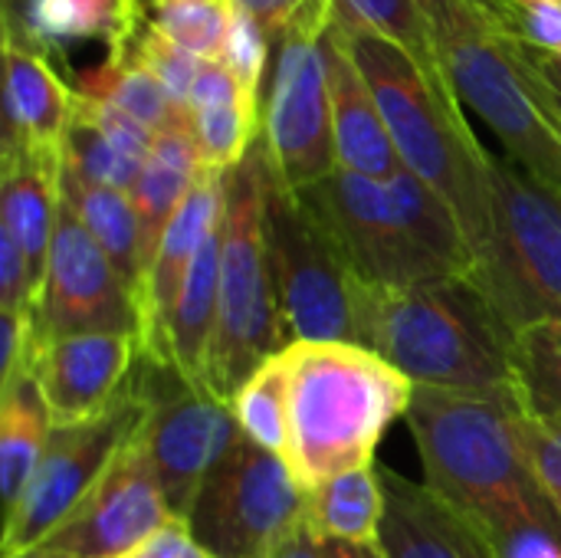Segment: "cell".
I'll use <instances>...</instances> for the list:
<instances>
[{"instance_id":"cell-49","label":"cell","mask_w":561,"mask_h":558,"mask_svg":"<svg viewBox=\"0 0 561 558\" xmlns=\"http://www.w3.org/2000/svg\"><path fill=\"white\" fill-rule=\"evenodd\" d=\"M556 3H561V0H556Z\"/></svg>"},{"instance_id":"cell-8","label":"cell","mask_w":561,"mask_h":558,"mask_svg":"<svg viewBox=\"0 0 561 558\" xmlns=\"http://www.w3.org/2000/svg\"><path fill=\"white\" fill-rule=\"evenodd\" d=\"M493 253L477 283L519 332L561 319V201L510 158H490Z\"/></svg>"},{"instance_id":"cell-15","label":"cell","mask_w":561,"mask_h":558,"mask_svg":"<svg viewBox=\"0 0 561 558\" xmlns=\"http://www.w3.org/2000/svg\"><path fill=\"white\" fill-rule=\"evenodd\" d=\"M171 520L174 513L138 434L39 553L49 558H128Z\"/></svg>"},{"instance_id":"cell-20","label":"cell","mask_w":561,"mask_h":558,"mask_svg":"<svg viewBox=\"0 0 561 558\" xmlns=\"http://www.w3.org/2000/svg\"><path fill=\"white\" fill-rule=\"evenodd\" d=\"M385 487V520L378 553L385 558H496L493 546L460 520L424 483L391 467H378Z\"/></svg>"},{"instance_id":"cell-19","label":"cell","mask_w":561,"mask_h":558,"mask_svg":"<svg viewBox=\"0 0 561 558\" xmlns=\"http://www.w3.org/2000/svg\"><path fill=\"white\" fill-rule=\"evenodd\" d=\"M322 56H325L332 138H335L339 168L375 178V181L394 178L401 168V158L394 151V141L388 135L375 92L355 59L352 36L339 23V16L332 20L322 39Z\"/></svg>"},{"instance_id":"cell-5","label":"cell","mask_w":561,"mask_h":558,"mask_svg":"<svg viewBox=\"0 0 561 558\" xmlns=\"http://www.w3.org/2000/svg\"><path fill=\"white\" fill-rule=\"evenodd\" d=\"M339 16V13H335ZM355 59L375 92L401 168L431 184L463 224L477 253V276L493 253V184L490 151L480 145L467 105L440 99L427 79L388 39L339 16Z\"/></svg>"},{"instance_id":"cell-46","label":"cell","mask_w":561,"mask_h":558,"mask_svg":"<svg viewBox=\"0 0 561 558\" xmlns=\"http://www.w3.org/2000/svg\"><path fill=\"white\" fill-rule=\"evenodd\" d=\"M542 59H546V69H549V76H552V82H556L561 99V59H556V56H542Z\"/></svg>"},{"instance_id":"cell-29","label":"cell","mask_w":561,"mask_h":558,"mask_svg":"<svg viewBox=\"0 0 561 558\" xmlns=\"http://www.w3.org/2000/svg\"><path fill=\"white\" fill-rule=\"evenodd\" d=\"M62 201L76 210V217L85 224V230L95 237V243L105 250V257L112 260V266L125 280V286L138 299V289H141V234H138V214H135L131 194L115 191V187L85 184L62 168Z\"/></svg>"},{"instance_id":"cell-48","label":"cell","mask_w":561,"mask_h":558,"mask_svg":"<svg viewBox=\"0 0 561 558\" xmlns=\"http://www.w3.org/2000/svg\"><path fill=\"white\" fill-rule=\"evenodd\" d=\"M141 3H145V7H148V0H141Z\"/></svg>"},{"instance_id":"cell-2","label":"cell","mask_w":561,"mask_h":558,"mask_svg":"<svg viewBox=\"0 0 561 558\" xmlns=\"http://www.w3.org/2000/svg\"><path fill=\"white\" fill-rule=\"evenodd\" d=\"M447 76L529 178L561 201V99L519 0H417Z\"/></svg>"},{"instance_id":"cell-37","label":"cell","mask_w":561,"mask_h":558,"mask_svg":"<svg viewBox=\"0 0 561 558\" xmlns=\"http://www.w3.org/2000/svg\"><path fill=\"white\" fill-rule=\"evenodd\" d=\"M266 53H270L266 30L260 26L256 16H250L247 10L237 7L230 30H227L220 62L233 72V79L243 86V92L256 102H260V86H263V72H266Z\"/></svg>"},{"instance_id":"cell-26","label":"cell","mask_w":561,"mask_h":558,"mask_svg":"<svg viewBox=\"0 0 561 558\" xmlns=\"http://www.w3.org/2000/svg\"><path fill=\"white\" fill-rule=\"evenodd\" d=\"M53 434L36 375L26 372L0 388V493L7 510L33 480Z\"/></svg>"},{"instance_id":"cell-45","label":"cell","mask_w":561,"mask_h":558,"mask_svg":"<svg viewBox=\"0 0 561 558\" xmlns=\"http://www.w3.org/2000/svg\"><path fill=\"white\" fill-rule=\"evenodd\" d=\"M325 558H385L378 546H345V543H319Z\"/></svg>"},{"instance_id":"cell-22","label":"cell","mask_w":561,"mask_h":558,"mask_svg":"<svg viewBox=\"0 0 561 558\" xmlns=\"http://www.w3.org/2000/svg\"><path fill=\"white\" fill-rule=\"evenodd\" d=\"M197 174H201V158H197L191 115L154 132V145H151L141 178L131 191V204L138 214V234H141V283L158 257L161 237H164L174 210L194 187Z\"/></svg>"},{"instance_id":"cell-38","label":"cell","mask_w":561,"mask_h":558,"mask_svg":"<svg viewBox=\"0 0 561 558\" xmlns=\"http://www.w3.org/2000/svg\"><path fill=\"white\" fill-rule=\"evenodd\" d=\"M516 414H519V434H523L526 454L533 460V470L561 513V421L533 414L519 401H516Z\"/></svg>"},{"instance_id":"cell-40","label":"cell","mask_w":561,"mask_h":558,"mask_svg":"<svg viewBox=\"0 0 561 558\" xmlns=\"http://www.w3.org/2000/svg\"><path fill=\"white\" fill-rule=\"evenodd\" d=\"M519 20L529 43L542 56L561 59V3L556 0H519Z\"/></svg>"},{"instance_id":"cell-31","label":"cell","mask_w":561,"mask_h":558,"mask_svg":"<svg viewBox=\"0 0 561 558\" xmlns=\"http://www.w3.org/2000/svg\"><path fill=\"white\" fill-rule=\"evenodd\" d=\"M233 418L256 447L286 460L289 454V365L286 355L266 358L233 395Z\"/></svg>"},{"instance_id":"cell-18","label":"cell","mask_w":561,"mask_h":558,"mask_svg":"<svg viewBox=\"0 0 561 558\" xmlns=\"http://www.w3.org/2000/svg\"><path fill=\"white\" fill-rule=\"evenodd\" d=\"M3 141H13L26 155L62 161L76 115V89L62 82L49 62V49L30 39L10 7L3 13Z\"/></svg>"},{"instance_id":"cell-13","label":"cell","mask_w":561,"mask_h":558,"mask_svg":"<svg viewBox=\"0 0 561 558\" xmlns=\"http://www.w3.org/2000/svg\"><path fill=\"white\" fill-rule=\"evenodd\" d=\"M89 332L138 335V309L105 250L95 243L76 210L59 201L46 280L36 303V335L43 345Z\"/></svg>"},{"instance_id":"cell-43","label":"cell","mask_w":561,"mask_h":558,"mask_svg":"<svg viewBox=\"0 0 561 558\" xmlns=\"http://www.w3.org/2000/svg\"><path fill=\"white\" fill-rule=\"evenodd\" d=\"M309 0H237L240 10H247L250 16L260 20V26L266 33H286V26L296 20V13L306 7Z\"/></svg>"},{"instance_id":"cell-33","label":"cell","mask_w":561,"mask_h":558,"mask_svg":"<svg viewBox=\"0 0 561 558\" xmlns=\"http://www.w3.org/2000/svg\"><path fill=\"white\" fill-rule=\"evenodd\" d=\"M191 128L197 141L201 168L207 171H233L263 135V105L230 102L204 112H191Z\"/></svg>"},{"instance_id":"cell-24","label":"cell","mask_w":561,"mask_h":558,"mask_svg":"<svg viewBox=\"0 0 561 558\" xmlns=\"http://www.w3.org/2000/svg\"><path fill=\"white\" fill-rule=\"evenodd\" d=\"M398 217L421 253L444 273V276H473L477 280V253L457 220L454 207L408 168H398L394 178L385 181Z\"/></svg>"},{"instance_id":"cell-11","label":"cell","mask_w":561,"mask_h":558,"mask_svg":"<svg viewBox=\"0 0 561 558\" xmlns=\"http://www.w3.org/2000/svg\"><path fill=\"white\" fill-rule=\"evenodd\" d=\"M306 523V493L286 460L240 437L207 474L187 529L214 558H270Z\"/></svg>"},{"instance_id":"cell-17","label":"cell","mask_w":561,"mask_h":558,"mask_svg":"<svg viewBox=\"0 0 561 558\" xmlns=\"http://www.w3.org/2000/svg\"><path fill=\"white\" fill-rule=\"evenodd\" d=\"M224 217V174L201 168L194 187L174 210L158 257L141 283L138 293V345L141 358L158 368H174L171 355V316L181 299L184 280L191 273V263L201 250V243L220 227ZM178 372V368H174Z\"/></svg>"},{"instance_id":"cell-44","label":"cell","mask_w":561,"mask_h":558,"mask_svg":"<svg viewBox=\"0 0 561 558\" xmlns=\"http://www.w3.org/2000/svg\"><path fill=\"white\" fill-rule=\"evenodd\" d=\"M270 558H325L322 556V546H319V539L309 533V526L302 523V526H296L276 549H273V556Z\"/></svg>"},{"instance_id":"cell-12","label":"cell","mask_w":561,"mask_h":558,"mask_svg":"<svg viewBox=\"0 0 561 558\" xmlns=\"http://www.w3.org/2000/svg\"><path fill=\"white\" fill-rule=\"evenodd\" d=\"M135 382L151 405L141 428V444L158 470L174 520L187 523L207 474L227 457L243 431L230 401L174 368H158L141 358Z\"/></svg>"},{"instance_id":"cell-6","label":"cell","mask_w":561,"mask_h":558,"mask_svg":"<svg viewBox=\"0 0 561 558\" xmlns=\"http://www.w3.org/2000/svg\"><path fill=\"white\" fill-rule=\"evenodd\" d=\"M270 164L263 141L224 174L220 309L201 385L233 401L240 385L289 345L266 250Z\"/></svg>"},{"instance_id":"cell-3","label":"cell","mask_w":561,"mask_h":558,"mask_svg":"<svg viewBox=\"0 0 561 558\" xmlns=\"http://www.w3.org/2000/svg\"><path fill=\"white\" fill-rule=\"evenodd\" d=\"M355 342L414 385L516 395V329L473 276L375 286L355 276Z\"/></svg>"},{"instance_id":"cell-25","label":"cell","mask_w":561,"mask_h":558,"mask_svg":"<svg viewBox=\"0 0 561 558\" xmlns=\"http://www.w3.org/2000/svg\"><path fill=\"white\" fill-rule=\"evenodd\" d=\"M385 520V487L378 467L348 470L306 493V526L319 543L375 546Z\"/></svg>"},{"instance_id":"cell-4","label":"cell","mask_w":561,"mask_h":558,"mask_svg":"<svg viewBox=\"0 0 561 558\" xmlns=\"http://www.w3.org/2000/svg\"><path fill=\"white\" fill-rule=\"evenodd\" d=\"M289 454L302 493L375 467L388 428L411 411L414 382L355 342H289Z\"/></svg>"},{"instance_id":"cell-35","label":"cell","mask_w":561,"mask_h":558,"mask_svg":"<svg viewBox=\"0 0 561 558\" xmlns=\"http://www.w3.org/2000/svg\"><path fill=\"white\" fill-rule=\"evenodd\" d=\"M62 168L95 187H115L131 194L145 161L125 155L118 145H112L92 122H85L79 112L72 115V128L66 138V155H62Z\"/></svg>"},{"instance_id":"cell-47","label":"cell","mask_w":561,"mask_h":558,"mask_svg":"<svg viewBox=\"0 0 561 558\" xmlns=\"http://www.w3.org/2000/svg\"><path fill=\"white\" fill-rule=\"evenodd\" d=\"M13 558H49V556H43L39 549H33V553H23V556H13Z\"/></svg>"},{"instance_id":"cell-7","label":"cell","mask_w":561,"mask_h":558,"mask_svg":"<svg viewBox=\"0 0 561 558\" xmlns=\"http://www.w3.org/2000/svg\"><path fill=\"white\" fill-rule=\"evenodd\" d=\"M339 0H309L279 36L273 86L263 105V151L283 191H309L335 168L332 109L322 39Z\"/></svg>"},{"instance_id":"cell-14","label":"cell","mask_w":561,"mask_h":558,"mask_svg":"<svg viewBox=\"0 0 561 558\" xmlns=\"http://www.w3.org/2000/svg\"><path fill=\"white\" fill-rule=\"evenodd\" d=\"M299 194L329 227L358 280L414 286L444 276L404 230L385 181L335 168L325 181Z\"/></svg>"},{"instance_id":"cell-27","label":"cell","mask_w":561,"mask_h":558,"mask_svg":"<svg viewBox=\"0 0 561 558\" xmlns=\"http://www.w3.org/2000/svg\"><path fill=\"white\" fill-rule=\"evenodd\" d=\"M217 309H220V227L201 243L171 316L174 368L197 385L204 378L207 352L217 332Z\"/></svg>"},{"instance_id":"cell-32","label":"cell","mask_w":561,"mask_h":558,"mask_svg":"<svg viewBox=\"0 0 561 558\" xmlns=\"http://www.w3.org/2000/svg\"><path fill=\"white\" fill-rule=\"evenodd\" d=\"M516 401L533 414L561 421V319H539L516 332Z\"/></svg>"},{"instance_id":"cell-41","label":"cell","mask_w":561,"mask_h":558,"mask_svg":"<svg viewBox=\"0 0 561 558\" xmlns=\"http://www.w3.org/2000/svg\"><path fill=\"white\" fill-rule=\"evenodd\" d=\"M128 558H214L187 529L184 520H171L161 533H154L141 549Z\"/></svg>"},{"instance_id":"cell-34","label":"cell","mask_w":561,"mask_h":558,"mask_svg":"<svg viewBox=\"0 0 561 558\" xmlns=\"http://www.w3.org/2000/svg\"><path fill=\"white\" fill-rule=\"evenodd\" d=\"M237 0H148L151 23L197 59H220Z\"/></svg>"},{"instance_id":"cell-1","label":"cell","mask_w":561,"mask_h":558,"mask_svg":"<svg viewBox=\"0 0 561 558\" xmlns=\"http://www.w3.org/2000/svg\"><path fill=\"white\" fill-rule=\"evenodd\" d=\"M516 395L417 385L408 411V428L424 464V487L493 549L519 529L561 536V513L542 490L519 434Z\"/></svg>"},{"instance_id":"cell-10","label":"cell","mask_w":561,"mask_h":558,"mask_svg":"<svg viewBox=\"0 0 561 558\" xmlns=\"http://www.w3.org/2000/svg\"><path fill=\"white\" fill-rule=\"evenodd\" d=\"M148 414L151 405L131 375L128 388L115 398L108 411L85 424L53 428L33 480L7 510L3 558L39 549L95 490L118 454L141 434Z\"/></svg>"},{"instance_id":"cell-16","label":"cell","mask_w":561,"mask_h":558,"mask_svg":"<svg viewBox=\"0 0 561 558\" xmlns=\"http://www.w3.org/2000/svg\"><path fill=\"white\" fill-rule=\"evenodd\" d=\"M141 362L138 335H66L39 345L36 385L53 428H72L99 418L128 388Z\"/></svg>"},{"instance_id":"cell-42","label":"cell","mask_w":561,"mask_h":558,"mask_svg":"<svg viewBox=\"0 0 561 558\" xmlns=\"http://www.w3.org/2000/svg\"><path fill=\"white\" fill-rule=\"evenodd\" d=\"M496 558H561V536L549 529H519L496 543Z\"/></svg>"},{"instance_id":"cell-23","label":"cell","mask_w":561,"mask_h":558,"mask_svg":"<svg viewBox=\"0 0 561 558\" xmlns=\"http://www.w3.org/2000/svg\"><path fill=\"white\" fill-rule=\"evenodd\" d=\"M20 23L43 49L105 39L108 56L122 59L148 23V7L141 0H23Z\"/></svg>"},{"instance_id":"cell-9","label":"cell","mask_w":561,"mask_h":558,"mask_svg":"<svg viewBox=\"0 0 561 558\" xmlns=\"http://www.w3.org/2000/svg\"><path fill=\"white\" fill-rule=\"evenodd\" d=\"M266 250L289 342H355V273L306 197L283 191L273 174Z\"/></svg>"},{"instance_id":"cell-30","label":"cell","mask_w":561,"mask_h":558,"mask_svg":"<svg viewBox=\"0 0 561 558\" xmlns=\"http://www.w3.org/2000/svg\"><path fill=\"white\" fill-rule=\"evenodd\" d=\"M76 92L102 99V102L122 109L125 115L138 118L151 132H161V128H168V125L191 115L187 109H178L171 102V95L164 92V86L145 66H138L131 56H125V59L108 56L102 66L79 76Z\"/></svg>"},{"instance_id":"cell-39","label":"cell","mask_w":561,"mask_h":558,"mask_svg":"<svg viewBox=\"0 0 561 558\" xmlns=\"http://www.w3.org/2000/svg\"><path fill=\"white\" fill-rule=\"evenodd\" d=\"M230 102H253V105H260L256 99H250V95L243 92V86L233 79V72H230L220 59H204V62H201V72H197V79H194L187 109H191V112H204V109L230 105Z\"/></svg>"},{"instance_id":"cell-21","label":"cell","mask_w":561,"mask_h":558,"mask_svg":"<svg viewBox=\"0 0 561 558\" xmlns=\"http://www.w3.org/2000/svg\"><path fill=\"white\" fill-rule=\"evenodd\" d=\"M62 201V161L26 155L3 141L0 155V230L20 247L30 263L36 293H43L49 247Z\"/></svg>"},{"instance_id":"cell-28","label":"cell","mask_w":561,"mask_h":558,"mask_svg":"<svg viewBox=\"0 0 561 558\" xmlns=\"http://www.w3.org/2000/svg\"><path fill=\"white\" fill-rule=\"evenodd\" d=\"M335 13L362 30L378 33L388 39L398 53L411 59V66L427 79V86L447 99V102H463L447 76V66L440 59L437 39L431 33V23L421 10L417 0H339Z\"/></svg>"},{"instance_id":"cell-36","label":"cell","mask_w":561,"mask_h":558,"mask_svg":"<svg viewBox=\"0 0 561 558\" xmlns=\"http://www.w3.org/2000/svg\"><path fill=\"white\" fill-rule=\"evenodd\" d=\"M125 56H131L138 66H145V69L164 86V92L171 95V102H174L178 109H187L191 89H194V79H197L204 59H197L194 53H187L184 46H178L171 36H164V33L151 23V16H148V23L141 26V33L135 36V43L128 46ZM125 56H122V59H125ZM187 112H191V109H187Z\"/></svg>"}]
</instances>
